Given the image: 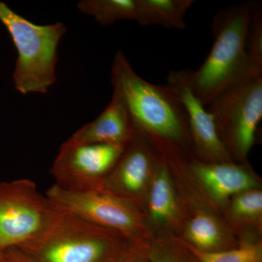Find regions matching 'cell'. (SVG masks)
<instances>
[{"label": "cell", "instance_id": "cell-1", "mask_svg": "<svg viewBox=\"0 0 262 262\" xmlns=\"http://www.w3.org/2000/svg\"><path fill=\"white\" fill-rule=\"evenodd\" d=\"M111 75L114 91L125 101L136 130L155 149L176 160L183 150L193 151L185 112L166 84L143 79L121 51L114 58Z\"/></svg>", "mask_w": 262, "mask_h": 262}, {"label": "cell", "instance_id": "cell-2", "mask_svg": "<svg viewBox=\"0 0 262 262\" xmlns=\"http://www.w3.org/2000/svg\"><path fill=\"white\" fill-rule=\"evenodd\" d=\"M251 3L220 10L211 24L213 43L199 69L189 70L191 89L204 106L229 86L255 75L246 51Z\"/></svg>", "mask_w": 262, "mask_h": 262}, {"label": "cell", "instance_id": "cell-3", "mask_svg": "<svg viewBox=\"0 0 262 262\" xmlns=\"http://www.w3.org/2000/svg\"><path fill=\"white\" fill-rule=\"evenodd\" d=\"M19 249L36 262H117L137 251L115 231L61 212L42 237Z\"/></svg>", "mask_w": 262, "mask_h": 262}, {"label": "cell", "instance_id": "cell-4", "mask_svg": "<svg viewBox=\"0 0 262 262\" xmlns=\"http://www.w3.org/2000/svg\"><path fill=\"white\" fill-rule=\"evenodd\" d=\"M0 22L9 33L18 58L13 74L20 94H46L56 81L58 44L67 32L61 22L37 25L0 1Z\"/></svg>", "mask_w": 262, "mask_h": 262}, {"label": "cell", "instance_id": "cell-5", "mask_svg": "<svg viewBox=\"0 0 262 262\" xmlns=\"http://www.w3.org/2000/svg\"><path fill=\"white\" fill-rule=\"evenodd\" d=\"M60 214L32 181L0 182V249L32 244L47 232Z\"/></svg>", "mask_w": 262, "mask_h": 262}, {"label": "cell", "instance_id": "cell-6", "mask_svg": "<svg viewBox=\"0 0 262 262\" xmlns=\"http://www.w3.org/2000/svg\"><path fill=\"white\" fill-rule=\"evenodd\" d=\"M206 108L231 158L244 161L262 118V75L250 76L229 86Z\"/></svg>", "mask_w": 262, "mask_h": 262}, {"label": "cell", "instance_id": "cell-7", "mask_svg": "<svg viewBox=\"0 0 262 262\" xmlns=\"http://www.w3.org/2000/svg\"><path fill=\"white\" fill-rule=\"evenodd\" d=\"M46 195L57 209L99 227L115 231L139 248L146 232L137 205L104 190H67L53 184Z\"/></svg>", "mask_w": 262, "mask_h": 262}, {"label": "cell", "instance_id": "cell-8", "mask_svg": "<svg viewBox=\"0 0 262 262\" xmlns=\"http://www.w3.org/2000/svg\"><path fill=\"white\" fill-rule=\"evenodd\" d=\"M125 146L83 144L68 139L63 143L51 168L58 187L72 191L102 189Z\"/></svg>", "mask_w": 262, "mask_h": 262}, {"label": "cell", "instance_id": "cell-9", "mask_svg": "<svg viewBox=\"0 0 262 262\" xmlns=\"http://www.w3.org/2000/svg\"><path fill=\"white\" fill-rule=\"evenodd\" d=\"M159 163L155 146L135 129L102 189L138 206L146 198Z\"/></svg>", "mask_w": 262, "mask_h": 262}, {"label": "cell", "instance_id": "cell-10", "mask_svg": "<svg viewBox=\"0 0 262 262\" xmlns=\"http://www.w3.org/2000/svg\"><path fill=\"white\" fill-rule=\"evenodd\" d=\"M165 84L182 103L193 151L199 157V160L206 163L231 161L230 155L217 134L213 116L191 89L189 69L170 72Z\"/></svg>", "mask_w": 262, "mask_h": 262}, {"label": "cell", "instance_id": "cell-11", "mask_svg": "<svg viewBox=\"0 0 262 262\" xmlns=\"http://www.w3.org/2000/svg\"><path fill=\"white\" fill-rule=\"evenodd\" d=\"M134 132L135 127L125 101L113 91L111 101L102 113L76 131L70 139L83 144L125 146Z\"/></svg>", "mask_w": 262, "mask_h": 262}, {"label": "cell", "instance_id": "cell-12", "mask_svg": "<svg viewBox=\"0 0 262 262\" xmlns=\"http://www.w3.org/2000/svg\"><path fill=\"white\" fill-rule=\"evenodd\" d=\"M193 175L212 199L225 201L249 189H258L256 177L244 165L232 162L206 163L193 160Z\"/></svg>", "mask_w": 262, "mask_h": 262}, {"label": "cell", "instance_id": "cell-13", "mask_svg": "<svg viewBox=\"0 0 262 262\" xmlns=\"http://www.w3.org/2000/svg\"><path fill=\"white\" fill-rule=\"evenodd\" d=\"M194 0H137L136 22L142 27L160 25L167 29L187 28L185 16Z\"/></svg>", "mask_w": 262, "mask_h": 262}, {"label": "cell", "instance_id": "cell-14", "mask_svg": "<svg viewBox=\"0 0 262 262\" xmlns=\"http://www.w3.org/2000/svg\"><path fill=\"white\" fill-rule=\"evenodd\" d=\"M151 220L158 225L173 222L178 215L177 194L168 168L160 163L155 170L148 192Z\"/></svg>", "mask_w": 262, "mask_h": 262}, {"label": "cell", "instance_id": "cell-15", "mask_svg": "<svg viewBox=\"0 0 262 262\" xmlns=\"http://www.w3.org/2000/svg\"><path fill=\"white\" fill-rule=\"evenodd\" d=\"M187 244L202 252H217L232 248L223 226L213 215L200 213L188 222L185 228Z\"/></svg>", "mask_w": 262, "mask_h": 262}, {"label": "cell", "instance_id": "cell-16", "mask_svg": "<svg viewBox=\"0 0 262 262\" xmlns=\"http://www.w3.org/2000/svg\"><path fill=\"white\" fill-rule=\"evenodd\" d=\"M77 8L104 27L120 20L136 21L137 18V0H82Z\"/></svg>", "mask_w": 262, "mask_h": 262}, {"label": "cell", "instance_id": "cell-17", "mask_svg": "<svg viewBox=\"0 0 262 262\" xmlns=\"http://www.w3.org/2000/svg\"><path fill=\"white\" fill-rule=\"evenodd\" d=\"M246 51L255 75H262V5L252 2L246 37Z\"/></svg>", "mask_w": 262, "mask_h": 262}, {"label": "cell", "instance_id": "cell-18", "mask_svg": "<svg viewBox=\"0 0 262 262\" xmlns=\"http://www.w3.org/2000/svg\"><path fill=\"white\" fill-rule=\"evenodd\" d=\"M198 262H261L262 249L259 244H245L217 252H202L185 244Z\"/></svg>", "mask_w": 262, "mask_h": 262}, {"label": "cell", "instance_id": "cell-19", "mask_svg": "<svg viewBox=\"0 0 262 262\" xmlns=\"http://www.w3.org/2000/svg\"><path fill=\"white\" fill-rule=\"evenodd\" d=\"M141 253L149 262H198L185 244L160 241L145 246Z\"/></svg>", "mask_w": 262, "mask_h": 262}, {"label": "cell", "instance_id": "cell-20", "mask_svg": "<svg viewBox=\"0 0 262 262\" xmlns=\"http://www.w3.org/2000/svg\"><path fill=\"white\" fill-rule=\"evenodd\" d=\"M231 213L241 220H261L262 192L258 189H249L233 196Z\"/></svg>", "mask_w": 262, "mask_h": 262}, {"label": "cell", "instance_id": "cell-21", "mask_svg": "<svg viewBox=\"0 0 262 262\" xmlns=\"http://www.w3.org/2000/svg\"><path fill=\"white\" fill-rule=\"evenodd\" d=\"M7 255L12 262H36L31 256L19 248L7 250Z\"/></svg>", "mask_w": 262, "mask_h": 262}, {"label": "cell", "instance_id": "cell-22", "mask_svg": "<svg viewBox=\"0 0 262 262\" xmlns=\"http://www.w3.org/2000/svg\"><path fill=\"white\" fill-rule=\"evenodd\" d=\"M117 262H149L147 258L140 251L128 253Z\"/></svg>", "mask_w": 262, "mask_h": 262}, {"label": "cell", "instance_id": "cell-23", "mask_svg": "<svg viewBox=\"0 0 262 262\" xmlns=\"http://www.w3.org/2000/svg\"><path fill=\"white\" fill-rule=\"evenodd\" d=\"M0 262H12L7 255L6 251L0 249Z\"/></svg>", "mask_w": 262, "mask_h": 262}]
</instances>
